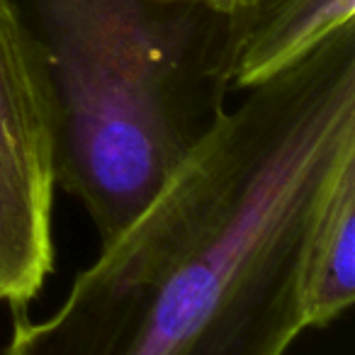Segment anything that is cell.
Here are the masks:
<instances>
[{"label":"cell","mask_w":355,"mask_h":355,"mask_svg":"<svg viewBox=\"0 0 355 355\" xmlns=\"http://www.w3.org/2000/svg\"><path fill=\"white\" fill-rule=\"evenodd\" d=\"M355 166V25L243 90L3 355H285L311 227Z\"/></svg>","instance_id":"1"},{"label":"cell","mask_w":355,"mask_h":355,"mask_svg":"<svg viewBox=\"0 0 355 355\" xmlns=\"http://www.w3.org/2000/svg\"><path fill=\"white\" fill-rule=\"evenodd\" d=\"M56 129V185L100 243L209 129L229 88L234 10L202 0H8Z\"/></svg>","instance_id":"2"},{"label":"cell","mask_w":355,"mask_h":355,"mask_svg":"<svg viewBox=\"0 0 355 355\" xmlns=\"http://www.w3.org/2000/svg\"><path fill=\"white\" fill-rule=\"evenodd\" d=\"M56 129L44 78L0 0V304L40 297L54 270Z\"/></svg>","instance_id":"3"},{"label":"cell","mask_w":355,"mask_h":355,"mask_svg":"<svg viewBox=\"0 0 355 355\" xmlns=\"http://www.w3.org/2000/svg\"><path fill=\"white\" fill-rule=\"evenodd\" d=\"M355 0H256L234 10L229 88L251 90L355 25Z\"/></svg>","instance_id":"4"},{"label":"cell","mask_w":355,"mask_h":355,"mask_svg":"<svg viewBox=\"0 0 355 355\" xmlns=\"http://www.w3.org/2000/svg\"><path fill=\"white\" fill-rule=\"evenodd\" d=\"M355 300V166L345 168L311 227L302 275L306 329L334 324Z\"/></svg>","instance_id":"5"},{"label":"cell","mask_w":355,"mask_h":355,"mask_svg":"<svg viewBox=\"0 0 355 355\" xmlns=\"http://www.w3.org/2000/svg\"><path fill=\"white\" fill-rule=\"evenodd\" d=\"M209 6L219 8V10H236V8H243V6H251V3H256V0H207Z\"/></svg>","instance_id":"6"},{"label":"cell","mask_w":355,"mask_h":355,"mask_svg":"<svg viewBox=\"0 0 355 355\" xmlns=\"http://www.w3.org/2000/svg\"><path fill=\"white\" fill-rule=\"evenodd\" d=\"M202 3H207V0H202Z\"/></svg>","instance_id":"7"}]
</instances>
